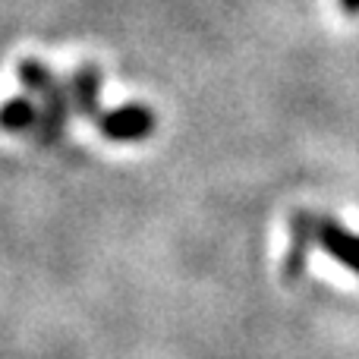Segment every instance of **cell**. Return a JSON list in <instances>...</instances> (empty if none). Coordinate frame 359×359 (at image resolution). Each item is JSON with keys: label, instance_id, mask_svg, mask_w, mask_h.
I'll return each mask as SVG.
<instances>
[{"label": "cell", "instance_id": "7", "mask_svg": "<svg viewBox=\"0 0 359 359\" xmlns=\"http://www.w3.org/2000/svg\"><path fill=\"white\" fill-rule=\"evenodd\" d=\"M341 10L347 16H359V0H341Z\"/></svg>", "mask_w": 359, "mask_h": 359}, {"label": "cell", "instance_id": "2", "mask_svg": "<svg viewBox=\"0 0 359 359\" xmlns=\"http://www.w3.org/2000/svg\"><path fill=\"white\" fill-rule=\"evenodd\" d=\"M41 98V117H38V126L32 133H35V142L38 145H57L63 139V133H67L69 126V114H73V92H69V79H57L54 86L48 88L44 95H38Z\"/></svg>", "mask_w": 359, "mask_h": 359}, {"label": "cell", "instance_id": "4", "mask_svg": "<svg viewBox=\"0 0 359 359\" xmlns=\"http://www.w3.org/2000/svg\"><path fill=\"white\" fill-rule=\"evenodd\" d=\"M316 230H318V215H312V211H297L290 217V249H287V262H284L287 280L303 274L309 246L316 243Z\"/></svg>", "mask_w": 359, "mask_h": 359}, {"label": "cell", "instance_id": "5", "mask_svg": "<svg viewBox=\"0 0 359 359\" xmlns=\"http://www.w3.org/2000/svg\"><path fill=\"white\" fill-rule=\"evenodd\" d=\"M69 92H73V104L82 117H101V67L82 63L69 76Z\"/></svg>", "mask_w": 359, "mask_h": 359}, {"label": "cell", "instance_id": "3", "mask_svg": "<svg viewBox=\"0 0 359 359\" xmlns=\"http://www.w3.org/2000/svg\"><path fill=\"white\" fill-rule=\"evenodd\" d=\"M316 243L347 271L359 274V233L347 230L344 224H337L334 217H318Z\"/></svg>", "mask_w": 359, "mask_h": 359}, {"label": "cell", "instance_id": "6", "mask_svg": "<svg viewBox=\"0 0 359 359\" xmlns=\"http://www.w3.org/2000/svg\"><path fill=\"white\" fill-rule=\"evenodd\" d=\"M41 111L35 107L32 98H6L0 104V130L6 133H29L38 126Z\"/></svg>", "mask_w": 359, "mask_h": 359}, {"label": "cell", "instance_id": "1", "mask_svg": "<svg viewBox=\"0 0 359 359\" xmlns=\"http://www.w3.org/2000/svg\"><path fill=\"white\" fill-rule=\"evenodd\" d=\"M158 117L149 104H123L111 114H101L98 117V130L104 139L111 142H142L155 133Z\"/></svg>", "mask_w": 359, "mask_h": 359}]
</instances>
